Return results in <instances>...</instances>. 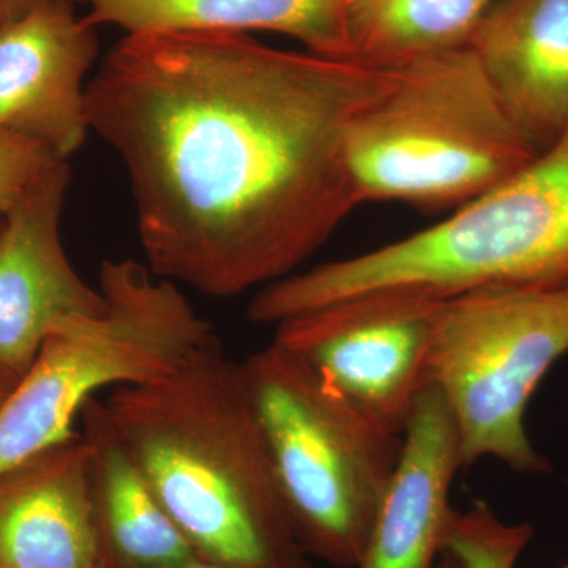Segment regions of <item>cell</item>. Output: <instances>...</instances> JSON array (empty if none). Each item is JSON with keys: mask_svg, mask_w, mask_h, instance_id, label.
<instances>
[{"mask_svg": "<svg viewBox=\"0 0 568 568\" xmlns=\"http://www.w3.org/2000/svg\"><path fill=\"white\" fill-rule=\"evenodd\" d=\"M463 467L450 407L428 384L403 433L402 457L357 568H432L454 510L450 488Z\"/></svg>", "mask_w": 568, "mask_h": 568, "instance_id": "obj_12", "label": "cell"}, {"mask_svg": "<svg viewBox=\"0 0 568 568\" xmlns=\"http://www.w3.org/2000/svg\"><path fill=\"white\" fill-rule=\"evenodd\" d=\"M432 568H466L465 564L462 562L457 558V556L454 555V552L446 551V549H443V551L439 552V556H437V559L435 560V564H433Z\"/></svg>", "mask_w": 568, "mask_h": 568, "instance_id": "obj_20", "label": "cell"}, {"mask_svg": "<svg viewBox=\"0 0 568 568\" xmlns=\"http://www.w3.org/2000/svg\"><path fill=\"white\" fill-rule=\"evenodd\" d=\"M497 0H347L351 54L376 67L403 65L467 47Z\"/></svg>", "mask_w": 568, "mask_h": 568, "instance_id": "obj_16", "label": "cell"}, {"mask_svg": "<svg viewBox=\"0 0 568 568\" xmlns=\"http://www.w3.org/2000/svg\"><path fill=\"white\" fill-rule=\"evenodd\" d=\"M70 168H48L6 215L0 233V379L13 387L31 368L52 324L102 315V291L74 271L61 222Z\"/></svg>", "mask_w": 568, "mask_h": 568, "instance_id": "obj_9", "label": "cell"}, {"mask_svg": "<svg viewBox=\"0 0 568 568\" xmlns=\"http://www.w3.org/2000/svg\"><path fill=\"white\" fill-rule=\"evenodd\" d=\"M394 77L246 33L123 37L85 112L129 174L145 265L211 297L290 276L362 204L347 132Z\"/></svg>", "mask_w": 568, "mask_h": 568, "instance_id": "obj_1", "label": "cell"}, {"mask_svg": "<svg viewBox=\"0 0 568 568\" xmlns=\"http://www.w3.org/2000/svg\"><path fill=\"white\" fill-rule=\"evenodd\" d=\"M568 280V132L454 215L402 241L261 287L246 315L280 324L379 291L450 298Z\"/></svg>", "mask_w": 568, "mask_h": 568, "instance_id": "obj_3", "label": "cell"}, {"mask_svg": "<svg viewBox=\"0 0 568 568\" xmlns=\"http://www.w3.org/2000/svg\"><path fill=\"white\" fill-rule=\"evenodd\" d=\"M469 47L538 152L568 132V0H497Z\"/></svg>", "mask_w": 568, "mask_h": 568, "instance_id": "obj_13", "label": "cell"}, {"mask_svg": "<svg viewBox=\"0 0 568 568\" xmlns=\"http://www.w3.org/2000/svg\"><path fill=\"white\" fill-rule=\"evenodd\" d=\"M173 568H234L230 566H223V564L219 562H212V560L200 558V556H196V558L186 560V562L181 564V566H175Z\"/></svg>", "mask_w": 568, "mask_h": 568, "instance_id": "obj_21", "label": "cell"}, {"mask_svg": "<svg viewBox=\"0 0 568 568\" xmlns=\"http://www.w3.org/2000/svg\"><path fill=\"white\" fill-rule=\"evenodd\" d=\"M538 153L469 44L396 65L346 138L362 203L465 204Z\"/></svg>", "mask_w": 568, "mask_h": 568, "instance_id": "obj_4", "label": "cell"}, {"mask_svg": "<svg viewBox=\"0 0 568 568\" xmlns=\"http://www.w3.org/2000/svg\"><path fill=\"white\" fill-rule=\"evenodd\" d=\"M41 0H0V22L14 20Z\"/></svg>", "mask_w": 568, "mask_h": 568, "instance_id": "obj_19", "label": "cell"}, {"mask_svg": "<svg viewBox=\"0 0 568 568\" xmlns=\"http://www.w3.org/2000/svg\"><path fill=\"white\" fill-rule=\"evenodd\" d=\"M99 51L97 26L71 0H41L0 22V132L67 162L91 132L85 78Z\"/></svg>", "mask_w": 568, "mask_h": 568, "instance_id": "obj_10", "label": "cell"}, {"mask_svg": "<svg viewBox=\"0 0 568 568\" xmlns=\"http://www.w3.org/2000/svg\"><path fill=\"white\" fill-rule=\"evenodd\" d=\"M93 26L126 36L267 31L301 41L306 51L353 59L347 0H71Z\"/></svg>", "mask_w": 568, "mask_h": 568, "instance_id": "obj_15", "label": "cell"}, {"mask_svg": "<svg viewBox=\"0 0 568 568\" xmlns=\"http://www.w3.org/2000/svg\"><path fill=\"white\" fill-rule=\"evenodd\" d=\"M568 351V280L491 286L444 298L428 383L457 424L463 465L485 458L523 474L549 473L526 432L538 384Z\"/></svg>", "mask_w": 568, "mask_h": 568, "instance_id": "obj_7", "label": "cell"}, {"mask_svg": "<svg viewBox=\"0 0 568 568\" xmlns=\"http://www.w3.org/2000/svg\"><path fill=\"white\" fill-rule=\"evenodd\" d=\"M102 315L55 321L36 361L0 405V473L71 439L103 388L170 376L212 334L179 290L134 260L100 267Z\"/></svg>", "mask_w": 568, "mask_h": 568, "instance_id": "obj_6", "label": "cell"}, {"mask_svg": "<svg viewBox=\"0 0 568 568\" xmlns=\"http://www.w3.org/2000/svg\"><path fill=\"white\" fill-rule=\"evenodd\" d=\"M61 160L20 134L0 132V215L6 216L26 190Z\"/></svg>", "mask_w": 568, "mask_h": 568, "instance_id": "obj_18", "label": "cell"}, {"mask_svg": "<svg viewBox=\"0 0 568 568\" xmlns=\"http://www.w3.org/2000/svg\"><path fill=\"white\" fill-rule=\"evenodd\" d=\"M104 406L196 556L234 568H313L241 368L216 334L170 376L112 388Z\"/></svg>", "mask_w": 568, "mask_h": 568, "instance_id": "obj_2", "label": "cell"}, {"mask_svg": "<svg viewBox=\"0 0 568 568\" xmlns=\"http://www.w3.org/2000/svg\"><path fill=\"white\" fill-rule=\"evenodd\" d=\"M3 223H6V216L0 215V233H2V230H3Z\"/></svg>", "mask_w": 568, "mask_h": 568, "instance_id": "obj_23", "label": "cell"}, {"mask_svg": "<svg viewBox=\"0 0 568 568\" xmlns=\"http://www.w3.org/2000/svg\"><path fill=\"white\" fill-rule=\"evenodd\" d=\"M239 368L298 544L331 566L357 568L402 457L403 435L274 342Z\"/></svg>", "mask_w": 568, "mask_h": 568, "instance_id": "obj_5", "label": "cell"}, {"mask_svg": "<svg viewBox=\"0 0 568 568\" xmlns=\"http://www.w3.org/2000/svg\"><path fill=\"white\" fill-rule=\"evenodd\" d=\"M80 420L102 568H173L196 558L99 396L82 407Z\"/></svg>", "mask_w": 568, "mask_h": 568, "instance_id": "obj_14", "label": "cell"}, {"mask_svg": "<svg viewBox=\"0 0 568 568\" xmlns=\"http://www.w3.org/2000/svg\"><path fill=\"white\" fill-rule=\"evenodd\" d=\"M0 568H102L81 433L0 473Z\"/></svg>", "mask_w": 568, "mask_h": 568, "instance_id": "obj_11", "label": "cell"}, {"mask_svg": "<svg viewBox=\"0 0 568 568\" xmlns=\"http://www.w3.org/2000/svg\"><path fill=\"white\" fill-rule=\"evenodd\" d=\"M532 537V526L506 525L477 503L467 511L452 510L440 551L454 552L466 568H515Z\"/></svg>", "mask_w": 568, "mask_h": 568, "instance_id": "obj_17", "label": "cell"}, {"mask_svg": "<svg viewBox=\"0 0 568 568\" xmlns=\"http://www.w3.org/2000/svg\"><path fill=\"white\" fill-rule=\"evenodd\" d=\"M564 568H568V566L564 567Z\"/></svg>", "mask_w": 568, "mask_h": 568, "instance_id": "obj_24", "label": "cell"}, {"mask_svg": "<svg viewBox=\"0 0 568 568\" xmlns=\"http://www.w3.org/2000/svg\"><path fill=\"white\" fill-rule=\"evenodd\" d=\"M440 298L379 291L276 324L274 343L301 355L336 394L403 435L428 361Z\"/></svg>", "mask_w": 568, "mask_h": 568, "instance_id": "obj_8", "label": "cell"}, {"mask_svg": "<svg viewBox=\"0 0 568 568\" xmlns=\"http://www.w3.org/2000/svg\"><path fill=\"white\" fill-rule=\"evenodd\" d=\"M9 386H7L6 383H3L2 379H0V405H2L3 399H6V396L9 395L10 392Z\"/></svg>", "mask_w": 568, "mask_h": 568, "instance_id": "obj_22", "label": "cell"}]
</instances>
